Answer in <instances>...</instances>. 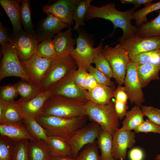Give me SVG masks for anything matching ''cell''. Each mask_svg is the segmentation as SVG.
<instances>
[{
    "label": "cell",
    "instance_id": "6da1fadb",
    "mask_svg": "<svg viewBox=\"0 0 160 160\" xmlns=\"http://www.w3.org/2000/svg\"><path fill=\"white\" fill-rule=\"evenodd\" d=\"M135 12L134 8L124 11L117 10L114 3H109L97 7L91 5L86 14L85 19L89 20L95 18H101L110 21L114 25L113 34L117 28H121L122 36L118 41L120 42L135 33L137 27L131 23L133 15Z\"/></svg>",
    "mask_w": 160,
    "mask_h": 160
},
{
    "label": "cell",
    "instance_id": "7a4b0ae2",
    "mask_svg": "<svg viewBox=\"0 0 160 160\" xmlns=\"http://www.w3.org/2000/svg\"><path fill=\"white\" fill-rule=\"evenodd\" d=\"M86 99L74 98L51 95L46 100L37 115L71 118L85 115Z\"/></svg>",
    "mask_w": 160,
    "mask_h": 160
},
{
    "label": "cell",
    "instance_id": "3957f363",
    "mask_svg": "<svg viewBox=\"0 0 160 160\" xmlns=\"http://www.w3.org/2000/svg\"><path fill=\"white\" fill-rule=\"evenodd\" d=\"M87 116L71 118L38 115L34 118L45 130L48 136L59 137L68 140L75 132L83 127Z\"/></svg>",
    "mask_w": 160,
    "mask_h": 160
},
{
    "label": "cell",
    "instance_id": "277c9868",
    "mask_svg": "<svg viewBox=\"0 0 160 160\" xmlns=\"http://www.w3.org/2000/svg\"><path fill=\"white\" fill-rule=\"evenodd\" d=\"M84 114L97 124L101 129L113 136L119 128V119L112 100L104 105H97L88 100L85 106Z\"/></svg>",
    "mask_w": 160,
    "mask_h": 160
},
{
    "label": "cell",
    "instance_id": "5b68a950",
    "mask_svg": "<svg viewBox=\"0 0 160 160\" xmlns=\"http://www.w3.org/2000/svg\"><path fill=\"white\" fill-rule=\"evenodd\" d=\"M101 52L110 65L116 83L118 85H122L130 63L128 52L119 43L114 47L106 46Z\"/></svg>",
    "mask_w": 160,
    "mask_h": 160
},
{
    "label": "cell",
    "instance_id": "8992f818",
    "mask_svg": "<svg viewBox=\"0 0 160 160\" xmlns=\"http://www.w3.org/2000/svg\"><path fill=\"white\" fill-rule=\"evenodd\" d=\"M78 68L70 55H58L53 59L39 89L41 92L48 90L69 72Z\"/></svg>",
    "mask_w": 160,
    "mask_h": 160
},
{
    "label": "cell",
    "instance_id": "52a82bcc",
    "mask_svg": "<svg viewBox=\"0 0 160 160\" xmlns=\"http://www.w3.org/2000/svg\"><path fill=\"white\" fill-rule=\"evenodd\" d=\"M1 52L0 80L7 77L14 76L20 78L33 84L25 72L14 48L10 43L2 47Z\"/></svg>",
    "mask_w": 160,
    "mask_h": 160
},
{
    "label": "cell",
    "instance_id": "ba28073f",
    "mask_svg": "<svg viewBox=\"0 0 160 160\" xmlns=\"http://www.w3.org/2000/svg\"><path fill=\"white\" fill-rule=\"evenodd\" d=\"M76 40V47L70 55L78 67L83 68L88 72L89 67L93 63L94 57L102 50L103 41L97 47H93L87 38L80 32Z\"/></svg>",
    "mask_w": 160,
    "mask_h": 160
},
{
    "label": "cell",
    "instance_id": "9c48e42d",
    "mask_svg": "<svg viewBox=\"0 0 160 160\" xmlns=\"http://www.w3.org/2000/svg\"><path fill=\"white\" fill-rule=\"evenodd\" d=\"M119 43L131 59L143 52L160 49V36H143L135 33Z\"/></svg>",
    "mask_w": 160,
    "mask_h": 160
},
{
    "label": "cell",
    "instance_id": "30bf717a",
    "mask_svg": "<svg viewBox=\"0 0 160 160\" xmlns=\"http://www.w3.org/2000/svg\"><path fill=\"white\" fill-rule=\"evenodd\" d=\"M53 60L42 57L35 52L28 60L24 62L20 61L31 83L39 89Z\"/></svg>",
    "mask_w": 160,
    "mask_h": 160
},
{
    "label": "cell",
    "instance_id": "8fae6325",
    "mask_svg": "<svg viewBox=\"0 0 160 160\" xmlns=\"http://www.w3.org/2000/svg\"><path fill=\"white\" fill-rule=\"evenodd\" d=\"M10 43L14 48L21 62L27 61L35 53L39 44L36 36L29 34L23 29L10 36Z\"/></svg>",
    "mask_w": 160,
    "mask_h": 160
},
{
    "label": "cell",
    "instance_id": "7c38bea8",
    "mask_svg": "<svg viewBox=\"0 0 160 160\" xmlns=\"http://www.w3.org/2000/svg\"><path fill=\"white\" fill-rule=\"evenodd\" d=\"M77 69L72 71L51 86L48 90L51 95H60L71 98L87 99V91L80 87L75 81V74Z\"/></svg>",
    "mask_w": 160,
    "mask_h": 160
},
{
    "label": "cell",
    "instance_id": "4fadbf2b",
    "mask_svg": "<svg viewBox=\"0 0 160 160\" xmlns=\"http://www.w3.org/2000/svg\"><path fill=\"white\" fill-rule=\"evenodd\" d=\"M100 129V126L93 121L78 129L68 140L72 157L76 158L84 146L96 142Z\"/></svg>",
    "mask_w": 160,
    "mask_h": 160
},
{
    "label": "cell",
    "instance_id": "5bb4252c",
    "mask_svg": "<svg viewBox=\"0 0 160 160\" xmlns=\"http://www.w3.org/2000/svg\"><path fill=\"white\" fill-rule=\"evenodd\" d=\"M137 67L136 65L130 62L127 66L124 84L131 103L140 107L145 101V98Z\"/></svg>",
    "mask_w": 160,
    "mask_h": 160
},
{
    "label": "cell",
    "instance_id": "9a60e30c",
    "mask_svg": "<svg viewBox=\"0 0 160 160\" xmlns=\"http://www.w3.org/2000/svg\"><path fill=\"white\" fill-rule=\"evenodd\" d=\"M47 17L36 25L35 29L39 43L49 39H53L55 34L61 31L70 25L63 22L53 15L48 13Z\"/></svg>",
    "mask_w": 160,
    "mask_h": 160
},
{
    "label": "cell",
    "instance_id": "2e32d148",
    "mask_svg": "<svg viewBox=\"0 0 160 160\" xmlns=\"http://www.w3.org/2000/svg\"><path fill=\"white\" fill-rule=\"evenodd\" d=\"M81 0H59L54 4L45 5L42 7L43 11L50 13L63 22L71 25L73 23V16L76 5Z\"/></svg>",
    "mask_w": 160,
    "mask_h": 160
},
{
    "label": "cell",
    "instance_id": "e0dca14e",
    "mask_svg": "<svg viewBox=\"0 0 160 160\" xmlns=\"http://www.w3.org/2000/svg\"><path fill=\"white\" fill-rule=\"evenodd\" d=\"M135 132L119 128L113 135V155L115 160H124L127 150L135 143Z\"/></svg>",
    "mask_w": 160,
    "mask_h": 160
},
{
    "label": "cell",
    "instance_id": "ac0fdd59",
    "mask_svg": "<svg viewBox=\"0 0 160 160\" xmlns=\"http://www.w3.org/2000/svg\"><path fill=\"white\" fill-rule=\"evenodd\" d=\"M51 95L50 91L41 92L35 97L28 101L20 99L15 103L23 116L35 117L37 116L47 99Z\"/></svg>",
    "mask_w": 160,
    "mask_h": 160
},
{
    "label": "cell",
    "instance_id": "d6986e66",
    "mask_svg": "<svg viewBox=\"0 0 160 160\" xmlns=\"http://www.w3.org/2000/svg\"><path fill=\"white\" fill-rule=\"evenodd\" d=\"M116 89L99 84L95 88L87 91V100L97 105H104L108 104L114 97Z\"/></svg>",
    "mask_w": 160,
    "mask_h": 160
},
{
    "label": "cell",
    "instance_id": "ffe728a7",
    "mask_svg": "<svg viewBox=\"0 0 160 160\" xmlns=\"http://www.w3.org/2000/svg\"><path fill=\"white\" fill-rule=\"evenodd\" d=\"M71 27L64 32H60L53 38L55 47L58 55H70L76 44L73 38Z\"/></svg>",
    "mask_w": 160,
    "mask_h": 160
},
{
    "label": "cell",
    "instance_id": "44dd1931",
    "mask_svg": "<svg viewBox=\"0 0 160 160\" xmlns=\"http://www.w3.org/2000/svg\"><path fill=\"white\" fill-rule=\"evenodd\" d=\"M21 0H0V4L9 18L12 23L13 33H17L23 29L20 19Z\"/></svg>",
    "mask_w": 160,
    "mask_h": 160
},
{
    "label": "cell",
    "instance_id": "7402d4cb",
    "mask_svg": "<svg viewBox=\"0 0 160 160\" xmlns=\"http://www.w3.org/2000/svg\"><path fill=\"white\" fill-rule=\"evenodd\" d=\"M0 134L15 141L36 140L29 133L23 123L0 124Z\"/></svg>",
    "mask_w": 160,
    "mask_h": 160
},
{
    "label": "cell",
    "instance_id": "603a6c76",
    "mask_svg": "<svg viewBox=\"0 0 160 160\" xmlns=\"http://www.w3.org/2000/svg\"><path fill=\"white\" fill-rule=\"evenodd\" d=\"M47 143L51 156H63L72 157L71 149L68 140L59 137L48 136Z\"/></svg>",
    "mask_w": 160,
    "mask_h": 160
},
{
    "label": "cell",
    "instance_id": "cb8c5ba5",
    "mask_svg": "<svg viewBox=\"0 0 160 160\" xmlns=\"http://www.w3.org/2000/svg\"><path fill=\"white\" fill-rule=\"evenodd\" d=\"M137 71L142 87H145L151 81L159 79L160 62L155 64L137 65Z\"/></svg>",
    "mask_w": 160,
    "mask_h": 160
},
{
    "label": "cell",
    "instance_id": "d4e9b609",
    "mask_svg": "<svg viewBox=\"0 0 160 160\" xmlns=\"http://www.w3.org/2000/svg\"><path fill=\"white\" fill-rule=\"evenodd\" d=\"M113 136L101 129L97 138V145L101 151V160H115L113 155Z\"/></svg>",
    "mask_w": 160,
    "mask_h": 160
},
{
    "label": "cell",
    "instance_id": "484cf974",
    "mask_svg": "<svg viewBox=\"0 0 160 160\" xmlns=\"http://www.w3.org/2000/svg\"><path fill=\"white\" fill-rule=\"evenodd\" d=\"M29 160H48L51 156L47 142L43 140H29Z\"/></svg>",
    "mask_w": 160,
    "mask_h": 160
},
{
    "label": "cell",
    "instance_id": "4316f807",
    "mask_svg": "<svg viewBox=\"0 0 160 160\" xmlns=\"http://www.w3.org/2000/svg\"><path fill=\"white\" fill-rule=\"evenodd\" d=\"M144 116L141 108L135 105L127 112L121 129L129 131L134 130L144 121Z\"/></svg>",
    "mask_w": 160,
    "mask_h": 160
},
{
    "label": "cell",
    "instance_id": "83f0119b",
    "mask_svg": "<svg viewBox=\"0 0 160 160\" xmlns=\"http://www.w3.org/2000/svg\"><path fill=\"white\" fill-rule=\"evenodd\" d=\"M23 118L15 101H6L4 111L0 117V124L23 123Z\"/></svg>",
    "mask_w": 160,
    "mask_h": 160
},
{
    "label": "cell",
    "instance_id": "f1b7e54d",
    "mask_svg": "<svg viewBox=\"0 0 160 160\" xmlns=\"http://www.w3.org/2000/svg\"><path fill=\"white\" fill-rule=\"evenodd\" d=\"M23 124L30 135L35 139L43 140L47 143L48 136L45 130L34 117L23 116Z\"/></svg>",
    "mask_w": 160,
    "mask_h": 160
},
{
    "label": "cell",
    "instance_id": "f546056e",
    "mask_svg": "<svg viewBox=\"0 0 160 160\" xmlns=\"http://www.w3.org/2000/svg\"><path fill=\"white\" fill-rule=\"evenodd\" d=\"M114 97L115 100L113 102L116 112L119 119H122L125 116L128 107L127 102L128 97L124 87L118 86Z\"/></svg>",
    "mask_w": 160,
    "mask_h": 160
},
{
    "label": "cell",
    "instance_id": "4dcf8cb0",
    "mask_svg": "<svg viewBox=\"0 0 160 160\" xmlns=\"http://www.w3.org/2000/svg\"><path fill=\"white\" fill-rule=\"evenodd\" d=\"M20 19L25 31L29 34L36 36L31 20L30 0H21Z\"/></svg>",
    "mask_w": 160,
    "mask_h": 160
},
{
    "label": "cell",
    "instance_id": "1f68e13d",
    "mask_svg": "<svg viewBox=\"0 0 160 160\" xmlns=\"http://www.w3.org/2000/svg\"><path fill=\"white\" fill-rule=\"evenodd\" d=\"M157 11L159 15L156 17L137 26L136 33L143 36H160V10Z\"/></svg>",
    "mask_w": 160,
    "mask_h": 160
},
{
    "label": "cell",
    "instance_id": "d6a6232c",
    "mask_svg": "<svg viewBox=\"0 0 160 160\" xmlns=\"http://www.w3.org/2000/svg\"><path fill=\"white\" fill-rule=\"evenodd\" d=\"M14 84L19 95L21 96L20 99L23 101L29 100L41 92L39 89L35 86L23 79Z\"/></svg>",
    "mask_w": 160,
    "mask_h": 160
},
{
    "label": "cell",
    "instance_id": "836d02e7",
    "mask_svg": "<svg viewBox=\"0 0 160 160\" xmlns=\"http://www.w3.org/2000/svg\"><path fill=\"white\" fill-rule=\"evenodd\" d=\"M91 0H81L74 10L73 19L75 21L74 29L78 30L80 26L85 25L84 20L91 5Z\"/></svg>",
    "mask_w": 160,
    "mask_h": 160
},
{
    "label": "cell",
    "instance_id": "e575fe53",
    "mask_svg": "<svg viewBox=\"0 0 160 160\" xmlns=\"http://www.w3.org/2000/svg\"><path fill=\"white\" fill-rule=\"evenodd\" d=\"M130 62L137 65L158 63L160 62V49L140 54L130 59Z\"/></svg>",
    "mask_w": 160,
    "mask_h": 160
},
{
    "label": "cell",
    "instance_id": "d590c367",
    "mask_svg": "<svg viewBox=\"0 0 160 160\" xmlns=\"http://www.w3.org/2000/svg\"><path fill=\"white\" fill-rule=\"evenodd\" d=\"M15 141L5 136L0 135V160H12Z\"/></svg>",
    "mask_w": 160,
    "mask_h": 160
},
{
    "label": "cell",
    "instance_id": "8d00e7d4",
    "mask_svg": "<svg viewBox=\"0 0 160 160\" xmlns=\"http://www.w3.org/2000/svg\"><path fill=\"white\" fill-rule=\"evenodd\" d=\"M36 52L38 55L45 58L54 59L58 56L53 39H49L39 43Z\"/></svg>",
    "mask_w": 160,
    "mask_h": 160
},
{
    "label": "cell",
    "instance_id": "74e56055",
    "mask_svg": "<svg viewBox=\"0 0 160 160\" xmlns=\"http://www.w3.org/2000/svg\"><path fill=\"white\" fill-rule=\"evenodd\" d=\"M160 9V1L151 3L143 8L135 11L132 16V20L135 21L137 26L147 22V16L150 13Z\"/></svg>",
    "mask_w": 160,
    "mask_h": 160
},
{
    "label": "cell",
    "instance_id": "f35d334b",
    "mask_svg": "<svg viewBox=\"0 0 160 160\" xmlns=\"http://www.w3.org/2000/svg\"><path fill=\"white\" fill-rule=\"evenodd\" d=\"M97 143L88 144L75 159V160H101Z\"/></svg>",
    "mask_w": 160,
    "mask_h": 160
},
{
    "label": "cell",
    "instance_id": "ab89813d",
    "mask_svg": "<svg viewBox=\"0 0 160 160\" xmlns=\"http://www.w3.org/2000/svg\"><path fill=\"white\" fill-rule=\"evenodd\" d=\"M29 140L15 141L12 160H29L28 143Z\"/></svg>",
    "mask_w": 160,
    "mask_h": 160
},
{
    "label": "cell",
    "instance_id": "60d3db41",
    "mask_svg": "<svg viewBox=\"0 0 160 160\" xmlns=\"http://www.w3.org/2000/svg\"><path fill=\"white\" fill-rule=\"evenodd\" d=\"M95 68L110 79L113 78V73L110 65L102 52H99L93 59Z\"/></svg>",
    "mask_w": 160,
    "mask_h": 160
},
{
    "label": "cell",
    "instance_id": "b9f144b4",
    "mask_svg": "<svg viewBox=\"0 0 160 160\" xmlns=\"http://www.w3.org/2000/svg\"><path fill=\"white\" fill-rule=\"evenodd\" d=\"M19 95L14 84H9L0 87V98L6 102L14 101Z\"/></svg>",
    "mask_w": 160,
    "mask_h": 160
},
{
    "label": "cell",
    "instance_id": "7bdbcfd3",
    "mask_svg": "<svg viewBox=\"0 0 160 160\" xmlns=\"http://www.w3.org/2000/svg\"><path fill=\"white\" fill-rule=\"evenodd\" d=\"M88 72L94 76L99 84L111 87H115L114 84L111 80V79L95 67L90 65Z\"/></svg>",
    "mask_w": 160,
    "mask_h": 160
},
{
    "label": "cell",
    "instance_id": "ee69618b",
    "mask_svg": "<svg viewBox=\"0 0 160 160\" xmlns=\"http://www.w3.org/2000/svg\"><path fill=\"white\" fill-rule=\"evenodd\" d=\"M141 110L144 116L152 122L160 126V109L152 106L141 105Z\"/></svg>",
    "mask_w": 160,
    "mask_h": 160
},
{
    "label": "cell",
    "instance_id": "f6af8a7d",
    "mask_svg": "<svg viewBox=\"0 0 160 160\" xmlns=\"http://www.w3.org/2000/svg\"><path fill=\"white\" fill-rule=\"evenodd\" d=\"M134 130L135 132L136 133L153 132L160 135V126L147 119Z\"/></svg>",
    "mask_w": 160,
    "mask_h": 160
},
{
    "label": "cell",
    "instance_id": "bcb514c9",
    "mask_svg": "<svg viewBox=\"0 0 160 160\" xmlns=\"http://www.w3.org/2000/svg\"><path fill=\"white\" fill-rule=\"evenodd\" d=\"M88 72L84 68L78 67L75 74V79L76 83L81 88L86 90V79Z\"/></svg>",
    "mask_w": 160,
    "mask_h": 160
},
{
    "label": "cell",
    "instance_id": "7dc6e473",
    "mask_svg": "<svg viewBox=\"0 0 160 160\" xmlns=\"http://www.w3.org/2000/svg\"><path fill=\"white\" fill-rule=\"evenodd\" d=\"M8 28L4 27L0 22V43L2 47L11 42L10 36L8 34Z\"/></svg>",
    "mask_w": 160,
    "mask_h": 160
},
{
    "label": "cell",
    "instance_id": "c3c4849f",
    "mask_svg": "<svg viewBox=\"0 0 160 160\" xmlns=\"http://www.w3.org/2000/svg\"><path fill=\"white\" fill-rule=\"evenodd\" d=\"M129 156L130 160H143L144 153L141 149L135 148L130 151Z\"/></svg>",
    "mask_w": 160,
    "mask_h": 160
},
{
    "label": "cell",
    "instance_id": "681fc988",
    "mask_svg": "<svg viewBox=\"0 0 160 160\" xmlns=\"http://www.w3.org/2000/svg\"><path fill=\"white\" fill-rule=\"evenodd\" d=\"M99 84L94 76L88 72L86 76V86L87 91L96 87Z\"/></svg>",
    "mask_w": 160,
    "mask_h": 160
},
{
    "label": "cell",
    "instance_id": "f907efd6",
    "mask_svg": "<svg viewBox=\"0 0 160 160\" xmlns=\"http://www.w3.org/2000/svg\"><path fill=\"white\" fill-rule=\"evenodd\" d=\"M152 0H134L133 4L134 5V8L140 7L142 5H144L146 6L152 3Z\"/></svg>",
    "mask_w": 160,
    "mask_h": 160
},
{
    "label": "cell",
    "instance_id": "816d5d0a",
    "mask_svg": "<svg viewBox=\"0 0 160 160\" xmlns=\"http://www.w3.org/2000/svg\"><path fill=\"white\" fill-rule=\"evenodd\" d=\"M48 160H75V159L68 156H51Z\"/></svg>",
    "mask_w": 160,
    "mask_h": 160
},
{
    "label": "cell",
    "instance_id": "f5cc1de1",
    "mask_svg": "<svg viewBox=\"0 0 160 160\" xmlns=\"http://www.w3.org/2000/svg\"><path fill=\"white\" fill-rule=\"evenodd\" d=\"M134 0H121L120 2L122 4H133Z\"/></svg>",
    "mask_w": 160,
    "mask_h": 160
},
{
    "label": "cell",
    "instance_id": "db71d44e",
    "mask_svg": "<svg viewBox=\"0 0 160 160\" xmlns=\"http://www.w3.org/2000/svg\"><path fill=\"white\" fill-rule=\"evenodd\" d=\"M155 159L156 160H160V154H158Z\"/></svg>",
    "mask_w": 160,
    "mask_h": 160
},
{
    "label": "cell",
    "instance_id": "11a10c76",
    "mask_svg": "<svg viewBox=\"0 0 160 160\" xmlns=\"http://www.w3.org/2000/svg\"></svg>",
    "mask_w": 160,
    "mask_h": 160
}]
</instances>
